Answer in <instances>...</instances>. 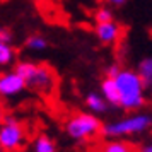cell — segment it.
Returning <instances> with one entry per match:
<instances>
[{"label":"cell","mask_w":152,"mask_h":152,"mask_svg":"<svg viewBox=\"0 0 152 152\" xmlns=\"http://www.w3.org/2000/svg\"><path fill=\"white\" fill-rule=\"evenodd\" d=\"M118 92H120V106L125 110H137L144 104V87L145 84L140 79L138 72L120 70L115 77Z\"/></svg>","instance_id":"6da1fadb"},{"label":"cell","mask_w":152,"mask_h":152,"mask_svg":"<svg viewBox=\"0 0 152 152\" xmlns=\"http://www.w3.org/2000/svg\"><path fill=\"white\" fill-rule=\"evenodd\" d=\"M14 72H17L24 79L28 87L38 91L41 94H51V91L55 89L56 77H55V72L50 69L48 65L21 62L17 63Z\"/></svg>","instance_id":"7a4b0ae2"},{"label":"cell","mask_w":152,"mask_h":152,"mask_svg":"<svg viewBox=\"0 0 152 152\" xmlns=\"http://www.w3.org/2000/svg\"><path fill=\"white\" fill-rule=\"evenodd\" d=\"M101 123L96 116H92L89 113H77L70 118L67 125H65V130L69 133V137L75 138V140H87L92 138L94 135H97L101 132Z\"/></svg>","instance_id":"3957f363"},{"label":"cell","mask_w":152,"mask_h":152,"mask_svg":"<svg viewBox=\"0 0 152 152\" xmlns=\"http://www.w3.org/2000/svg\"><path fill=\"white\" fill-rule=\"evenodd\" d=\"M152 126V116L151 115H133V116L123 118L118 123H110L103 126L104 135L110 137H120V135H135L149 130Z\"/></svg>","instance_id":"277c9868"},{"label":"cell","mask_w":152,"mask_h":152,"mask_svg":"<svg viewBox=\"0 0 152 152\" xmlns=\"http://www.w3.org/2000/svg\"><path fill=\"white\" fill-rule=\"evenodd\" d=\"M26 140V132L15 118H5L0 125V149L5 152L17 151Z\"/></svg>","instance_id":"5b68a950"},{"label":"cell","mask_w":152,"mask_h":152,"mask_svg":"<svg viewBox=\"0 0 152 152\" xmlns=\"http://www.w3.org/2000/svg\"><path fill=\"white\" fill-rule=\"evenodd\" d=\"M24 87H26V82L17 72H7L0 75V96L2 97L15 96Z\"/></svg>","instance_id":"8992f818"},{"label":"cell","mask_w":152,"mask_h":152,"mask_svg":"<svg viewBox=\"0 0 152 152\" xmlns=\"http://www.w3.org/2000/svg\"><path fill=\"white\" fill-rule=\"evenodd\" d=\"M96 36L104 45H113V43L120 41V38H121V26L113 21L101 22L96 26Z\"/></svg>","instance_id":"52a82bcc"},{"label":"cell","mask_w":152,"mask_h":152,"mask_svg":"<svg viewBox=\"0 0 152 152\" xmlns=\"http://www.w3.org/2000/svg\"><path fill=\"white\" fill-rule=\"evenodd\" d=\"M101 92L104 96V101H108L111 104H120V92H118V87H116V82L115 79H104L103 84H101Z\"/></svg>","instance_id":"ba28073f"},{"label":"cell","mask_w":152,"mask_h":152,"mask_svg":"<svg viewBox=\"0 0 152 152\" xmlns=\"http://www.w3.org/2000/svg\"><path fill=\"white\" fill-rule=\"evenodd\" d=\"M94 152H133V149L125 142L115 140V142H106V144L97 145Z\"/></svg>","instance_id":"9c48e42d"},{"label":"cell","mask_w":152,"mask_h":152,"mask_svg":"<svg viewBox=\"0 0 152 152\" xmlns=\"http://www.w3.org/2000/svg\"><path fill=\"white\" fill-rule=\"evenodd\" d=\"M86 104H87L92 111H96V113H103V111L108 108L104 97L99 96V94H96V92H91L89 96L86 97Z\"/></svg>","instance_id":"30bf717a"},{"label":"cell","mask_w":152,"mask_h":152,"mask_svg":"<svg viewBox=\"0 0 152 152\" xmlns=\"http://www.w3.org/2000/svg\"><path fill=\"white\" fill-rule=\"evenodd\" d=\"M138 75L144 80L145 86H149V82L152 80V58H145L138 65Z\"/></svg>","instance_id":"8fae6325"},{"label":"cell","mask_w":152,"mask_h":152,"mask_svg":"<svg viewBox=\"0 0 152 152\" xmlns=\"http://www.w3.org/2000/svg\"><path fill=\"white\" fill-rule=\"evenodd\" d=\"M55 144H53V140L48 137H45V135H41V137H38V140H36L34 144V152H55Z\"/></svg>","instance_id":"7c38bea8"},{"label":"cell","mask_w":152,"mask_h":152,"mask_svg":"<svg viewBox=\"0 0 152 152\" xmlns=\"http://www.w3.org/2000/svg\"><path fill=\"white\" fill-rule=\"evenodd\" d=\"M14 60V48L10 43H0V65H9Z\"/></svg>","instance_id":"4fadbf2b"},{"label":"cell","mask_w":152,"mask_h":152,"mask_svg":"<svg viewBox=\"0 0 152 152\" xmlns=\"http://www.w3.org/2000/svg\"><path fill=\"white\" fill-rule=\"evenodd\" d=\"M26 46H28L29 50H34V51H41V50H45L46 46H48V43H46V39H45L43 36L33 34V36H29L28 38Z\"/></svg>","instance_id":"5bb4252c"},{"label":"cell","mask_w":152,"mask_h":152,"mask_svg":"<svg viewBox=\"0 0 152 152\" xmlns=\"http://www.w3.org/2000/svg\"><path fill=\"white\" fill-rule=\"evenodd\" d=\"M94 19H96L97 24H101V22H110V21H113V14H111L110 9L101 7L94 12Z\"/></svg>","instance_id":"9a60e30c"},{"label":"cell","mask_w":152,"mask_h":152,"mask_svg":"<svg viewBox=\"0 0 152 152\" xmlns=\"http://www.w3.org/2000/svg\"><path fill=\"white\" fill-rule=\"evenodd\" d=\"M10 39H12L10 31H9V29L0 28V43H10Z\"/></svg>","instance_id":"2e32d148"},{"label":"cell","mask_w":152,"mask_h":152,"mask_svg":"<svg viewBox=\"0 0 152 152\" xmlns=\"http://www.w3.org/2000/svg\"><path fill=\"white\" fill-rule=\"evenodd\" d=\"M118 74H120V67H118V65H111V67H108V70H106V77H108V79H115Z\"/></svg>","instance_id":"e0dca14e"},{"label":"cell","mask_w":152,"mask_h":152,"mask_svg":"<svg viewBox=\"0 0 152 152\" xmlns=\"http://www.w3.org/2000/svg\"><path fill=\"white\" fill-rule=\"evenodd\" d=\"M138 152H152V144H147V145H144V147H140Z\"/></svg>","instance_id":"ac0fdd59"},{"label":"cell","mask_w":152,"mask_h":152,"mask_svg":"<svg viewBox=\"0 0 152 152\" xmlns=\"http://www.w3.org/2000/svg\"><path fill=\"white\" fill-rule=\"evenodd\" d=\"M106 2H108V4H113V5H121L126 0H106Z\"/></svg>","instance_id":"d6986e66"},{"label":"cell","mask_w":152,"mask_h":152,"mask_svg":"<svg viewBox=\"0 0 152 152\" xmlns=\"http://www.w3.org/2000/svg\"><path fill=\"white\" fill-rule=\"evenodd\" d=\"M4 118V108H2V103H0V120Z\"/></svg>","instance_id":"ffe728a7"},{"label":"cell","mask_w":152,"mask_h":152,"mask_svg":"<svg viewBox=\"0 0 152 152\" xmlns=\"http://www.w3.org/2000/svg\"><path fill=\"white\" fill-rule=\"evenodd\" d=\"M149 87H151V91H152V80H151V82H149Z\"/></svg>","instance_id":"44dd1931"},{"label":"cell","mask_w":152,"mask_h":152,"mask_svg":"<svg viewBox=\"0 0 152 152\" xmlns=\"http://www.w3.org/2000/svg\"><path fill=\"white\" fill-rule=\"evenodd\" d=\"M0 152H2V149H0Z\"/></svg>","instance_id":"7402d4cb"}]
</instances>
